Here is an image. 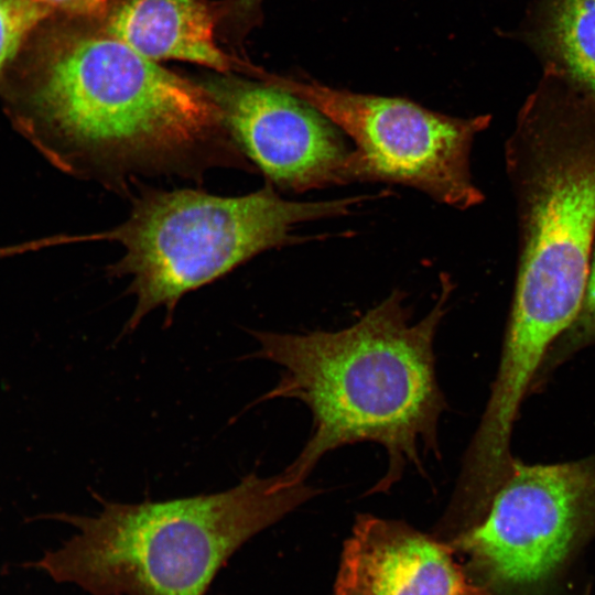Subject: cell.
Returning a JSON list of instances; mask_svg holds the SVG:
<instances>
[{
	"label": "cell",
	"mask_w": 595,
	"mask_h": 595,
	"mask_svg": "<svg viewBox=\"0 0 595 595\" xmlns=\"http://www.w3.org/2000/svg\"><path fill=\"white\" fill-rule=\"evenodd\" d=\"M13 125L56 166L108 181L192 175L240 150L197 80L110 35L99 19L53 13L0 84Z\"/></svg>",
	"instance_id": "6da1fadb"
},
{
	"label": "cell",
	"mask_w": 595,
	"mask_h": 595,
	"mask_svg": "<svg viewBox=\"0 0 595 595\" xmlns=\"http://www.w3.org/2000/svg\"><path fill=\"white\" fill-rule=\"evenodd\" d=\"M452 291L443 273L436 302L418 322H411L405 293L393 290L339 331H251L259 349L250 357L283 369L278 385L258 401L293 398L312 415L306 444L281 472L290 484L305 483L326 453L348 444L374 442L387 451V472L370 490L376 494L388 491L408 465L422 470L423 455L439 454L446 402L433 343Z\"/></svg>",
	"instance_id": "7a4b0ae2"
},
{
	"label": "cell",
	"mask_w": 595,
	"mask_h": 595,
	"mask_svg": "<svg viewBox=\"0 0 595 595\" xmlns=\"http://www.w3.org/2000/svg\"><path fill=\"white\" fill-rule=\"evenodd\" d=\"M519 250L499 379L530 386L581 307L595 245V98L544 69L506 142Z\"/></svg>",
	"instance_id": "3957f363"
},
{
	"label": "cell",
	"mask_w": 595,
	"mask_h": 595,
	"mask_svg": "<svg viewBox=\"0 0 595 595\" xmlns=\"http://www.w3.org/2000/svg\"><path fill=\"white\" fill-rule=\"evenodd\" d=\"M316 493L279 473L249 474L221 493L165 501L96 496L101 510L95 516H55L78 532L32 566L91 595H205L247 540Z\"/></svg>",
	"instance_id": "277c9868"
},
{
	"label": "cell",
	"mask_w": 595,
	"mask_h": 595,
	"mask_svg": "<svg viewBox=\"0 0 595 595\" xmlns=\"http://www.w3.org/2000/svg\"><path fill=\"white\" fill-rule=\"evenodd\" d=\"M368 196L289 201L269 184L241 196L184 188L151 191L133 204L120 225L88 236L118 242L122 257L110 275H129L136 298L123 333L134 331L151 311L164 307L171 322L176 304L194 291L270 249L303 241L298 225L347 215Z\"/></svg>",
	"instance_id": "5b68a950"
},
{
	"label": "cell",
	"mask_w": 595,
	"mask_h": 595,
	"mask_svg": "<svg viewBox=\"0 0 595 595\" xmlns=\"http://www.w3.org/2000/svg\"><path fill=\"white\" fill-rule=\"evenodd\" d=\"M263 80L313 106L351 140L359 183L412 187L459 210L483 203L470 154L490 115L453 117L407 98L355 93L311 78L267 73Z\"/></svg>",
	"instance_id": "8992f818"
},
{
	"label": "cell",
	"mask_w": 595,
	"mask_h": 595,
	"mask_svg": "<svg viewBox=\"0 0 595 595\" xmlns=\"http://www.w3.org/2000/svg\"><path fill=\"white\" fill-rule=\"evenodd\" d=\"M595 524V459L513 461L483 517L453 547L494 582L526 585L550 574Z\"/></svg>",
	"instance_id": "52a82bcc"
},
{
	"label": "cell",
	"mask_w": 595,
	"mask_h": 595,
	"mask_svg": "<svg viewBox=\"0 0 595 595\" xmlns=\"http://www.w3.org/2000/svg\"><path fill=\"white\" fill-rule=\"evenodd\" d=\"M198 82L232 140L270 183L294 193L359 183L354 147L306 101L274 84L231 74Z\"/></svg>",
	"instance_id": "ba28073f"
},
{
	"label": "cell",
	"mask_w": 595,
	"mask_h": 595,
	"mask_svg": "<svg viewBox=\"0 0 595 595\" xmlns=\"http://www.w3.org/2000/svg\"><path fill=\"white\" fill-rule=\"evenodd\" d=\"M342 562L368 595H485L450 545L400 521L359 516Z\"/></svg>",
	"instance_id": "9c48e42d"
},
{
	"label": "cell",
	"mask_w": 595,
	"mask_h": 595,
	"mask_svg": "<svg viewBox=\"0 0 595 595\" xmlns=\"http://www.w3.org/2000/svg\"><path fill=\"white\" fill-rule=\"evenodd\" d=\"M99 20L106 32L156 63L177 60L219 74L239 71L256 78L262 69L228 55L217 44L219 2L113 0Z\"/></svg>",
	"instance_id": "30bf717a"
},
{
	"label": "cell",
	"mask_w": 595,
	"mask_h": 595,
	"mask_svg": "<svg viewBox=\"0 0 595 595\" xmlns=\"http://www.w3.org/2000/svg\"><path fill=\"white\" fill-rule=\"evenodd\" d=\"M527 39L544 69L595 98V0H538Z\"/></svg>",
	"instance_id": "8fae6325"
},
{
	"label": "cell",
	"mask_w": 595,
	"mask_h": 595,
	"mask_svg": "<svg viewBox=\"0 0 595 595\" xmlns=\"http://www.w3.org/2000/svg\"><path fill=\"white\" fill-rule=\"evenodd\" d=\"M51 14L30 0H0V84L29 34Z\"/></svg>",
	"instance_id": "7c38bea8"
},
{
	"label": "cell",
	"mask_w": 595,
	"mask_h": 595,
	"mask_svg": "<svg viewBox=\"0 0 595 595\" xmlns=\"http://www.w3.org/2000/svg\"><path fill=\"white\" fill-rule=\"evenodd\" d=\"M595 342V245L581 307L571 326L554 344L564 351Z\"/></svg>",
	"instance_id": "4fadbf2b"
},
{
	"label": "cell",
	"mask_w": 595,
	"mask_h": 595,
	"mask_svg": "<svg viewBox=\"0 0 595 595\" xmlns=\"http://www.w3.org/2000/svg\"><path fill=\"white\" fill-rule=\"evenodd\" d=\"M262 0H226L220 1V33L232 40L245 36L246 32L258 24L261 19Z\"/></svg>",
	"instance_id": "5bb4252c"
},
{
	"label": "cell",
	"mask_w": 595,
	"mask_h": 595,
	"mask_svg": "<svg viewBox=\"0 0 595 595\" xmlns=\"http://www.w3.org/2000/svg\"><path fill=\"white\" fill-rule=\"evenodd\" d=\"M52 13H61L73 17L100 19L110 0H30Z\"/></svg>",
	"instance_id": "9a60e30c"
},
{
	"label": "cell",
	"mask_w": 595,
	"mask_h": 595,
	"mask_svg": "<svg viewBox=\"0 0 595 595\" xmlns=\"http://www.w3.org/2000/svg\"><path fill=\"white\" fill-rule=\"evenodd\" d=\"M335 595H368L353 570L344 562H342Z\"/></svg>",
	"instance_id": "2e32d148"
}]
</instances>
